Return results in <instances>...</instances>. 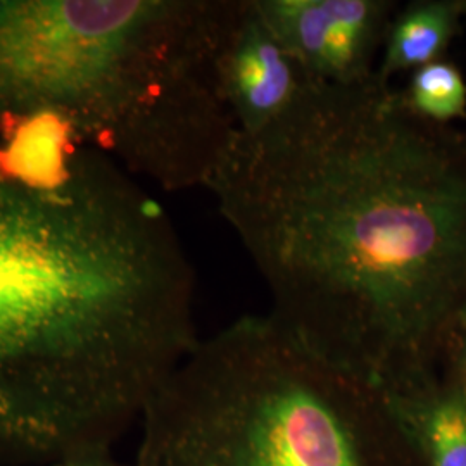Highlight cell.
<instances>
[{"label": "cell", "instance_id": "7", "mask_svg": "<svg viewBox=\"0 0 466 466\" xmlns=\"http://www.w3.org/2000/svg\"><path fill=\"white\" fill-rule=\"evenodd\" d=\"M423 466H466V398L441 373L387 394Z\"/></svg>", "mask_w": 466, "mask_h": 466}, {"label": "cell", "instance_id": "5", "mask_svg": "<svg viewBox=\"0 0 466 466\" xmlns=\"http://www.w3.org/2000/svg\"><path fill=\"white\" fill-rule=\"evenodd\" d=\"M269 28L318 84L350 86L377 75L396 0H254Z\"/></svg>", "mask_w": 466, "mask_h": 466}, {"label": "cell", "instance_id": "12", "mask_svg": "<svg viewBox=\"0 0 466 466\" xmlns=\"http://www.w3.org/2000/svg\"><path fill=\"white\" fill-rule=\"evenodd\" d=\"M463 5H465V17H466V0H463Z\"/></svg>", "mask_w": 466, "mask_h": 466}, {"label": "cell", "instance_id": "11", "mask_svg": "<svg viewBox=\"0 0 466 466\" xmlns=\"http://www.w3.org/2000/svg\"><path fill=\"white\" fill-rule=\"evenodd\" d=\"M52 466H123L117 463L116 460L111 458L109 451H94L66 458L59 463Z\"/></svg>", "mask_w": 466, "mask_h": 466}, {"label": "cell", "instance_id": "10", "mask_svg": "<svg viewBox=\"0 0 466 466\" xmlns=\"http://www.w3.org/2000/svg\"><path fill=\"white\" fill-rule=\"evenodd\" d=\"M439 373L456 385L466 398V317L451 337Z\"/></svg>", "mask_w": 466, "mask_h": 466}, {"label": "cell", "instance_id": "9", "mask_svg": "<svg viewBox=\"0 0 466 466\" xmlns=\"http://www.w3.org/2000/svg\"><path fill=\"white\" fill-rule=\"evenodd\" d=\"M400 92L406 107L429 123L454 127V121L466 119L465 75L448 57L410 73Z\"/></svg>", "mask_w": 466, "mask_h": 466}, {"label": "cell", "instance_id": "1", "mask_svg": "<svg viewBox=\"0 0 466 466\" xmlns=\"http://www.w3.org/2000/svg\"><path fill=\"white\" fill-rule=\"evenodd\" d=\"M206 188L300 342L385 394L439 375L466 317V132L377 75L311 82Z\"/></svg>", "mask_w": 466, "mask_h": 466}, {"label": "cell", "instance_id": "8", "mask_svg": "<svg viewBox=\"0 0 466 466\" xmlns=\"http://www.w3.org/2000/svg\"><path fill=\"white\" fill-rule=\"evenodd\" d=\"M466 21L463 0H411L392 17L377 76L390 84L400 73L446 59Z\"/></svg>", "mask_w": 466, "mask_h": 466}, {"label": "cell", "instance_id": "2", "mask_svg": "<svg viewBox=\"0 0 466 466\" xmlns=\"http://www.w3.org/2000/svg\"><path fill=\"white\" fill-rule=\"evenodd\" d=\"M165 208L54 115L0 117V466L111 451L198 344Z\"/></svg>", "mask_w": 466, "mask_h": 466}, {"label": "cell", "instance_id": "6", "mask_svg": "<svg viewBox=\"0 0 466 466\" xmlns=\"http://www.w3.org/2000/svg\"><path fill=\"white\" fill-rule=\"evenodd\" d=\"M219 73L238 132H256L282 116L313 82L269 28L254 0L238 4Z\"/></svg>", "mask_w": 466, "mask_h": 466}, {"label": "cell", "instance_id": "4", "mask_svg": "<svg viewBox=\"0 0 466 466\" xmlns=\"http://www.w3.org/2000/svg\"><path fill=\"white\" fill-rule=\"evenodd\" d=\"M140 423L135 466H423L385 392L269 315L198 340Z\"/></svg>", "mask_w": 466, "mask_h": 466}, {"label": "cell", "instance_id": "3", "mask_svg": "<svg viewBox=\"0 0 466 466\" xmlns=\"http://www.w3.org/2000/svg\"><path fill=\"white\" fill-rule=\"evenodd\" d=\"M238 0H0V117L54 115L135 178L206 187L237 134Z\"/></svg>", "mask_w": 466, "mask_h": 466}]
</instances>
